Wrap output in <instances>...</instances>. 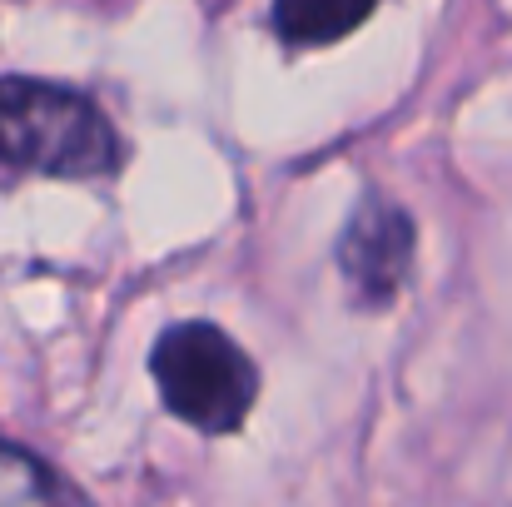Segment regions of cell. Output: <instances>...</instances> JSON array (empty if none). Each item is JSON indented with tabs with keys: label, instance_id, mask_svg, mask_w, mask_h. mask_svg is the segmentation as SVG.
Wrapping results in <instances>:
<instances>
[{
	"label": "cell",
	"instance_id": "obj_3",
	"mask_svg": "<svg viewBox=\"0 0 512 507\" xmlns=\"http://www.w3.org/2000/svg\"><path fill=\"white\" fill-rule=\"evenodd\" d=\"M413 254H418V229L408 209L368 189L339 234V269L358 309H388L413 274Z\"/></svg>",
	"mask_w": 512,
	"mask_h": 507
},
{
	"label": "cell",
	"instance_id": "obj_5",
	"mask_svg": "<svg viewBox=\"0 0 512 507\" xmlns=\"http://www.w3.org/2000/svg\"><path fill=\"white\" fill-rule=\"evenodd\" d=\"M0 507H90L50 463L0 443Z\"/></svg>",
	"mask_w": 512,
	"mask_h": 507
},
{
	"label": "cell",
	"instance_id": "obj_1",
	"mask_svg": "<svg viewBox=\"0 0 512 507\" xmlns=\"http://www.w3.org/2000/svg\"><path fill=\"white\" fill-rule=\"evenodd\" d=\"M0 165L50 179H100L120 165V135L105 110L65 85L0 80Z\"/></svg>",
	"mask_w": 512,
	"mask_h": 507
},
{
	"label": "cell",
	"instance_id": "obj_4",
	"mask_svg": "<svg viewBox=\"0 0 512 507\" xmlns=\"http://www.w3.org/2000/svg\"><path fill=\"white\" fill-rule=\"evenodd\" d=\"M383 0H274V30L294 50H324L353 35Z\"/></svg>",
	"mask_w": 512,
	"mask_h": 507
},
{
	"label": "cell",
	"instance_id": "obj_2",
	"mask_svg": "<svg viewBox=\"0 0 512 507\" xmlns=\"http://www.w3.org/2000/svg\"><path fill=\"white\" fill-rule=\"evenodd\" d=\"M150 373L165 408L204 438L239 433L259 398V368L249 363V353L204 319L170 324L150 353Z\"/></svg>",
	"mask_w": 512,
	"mask_h": 507
}]
</instances>
